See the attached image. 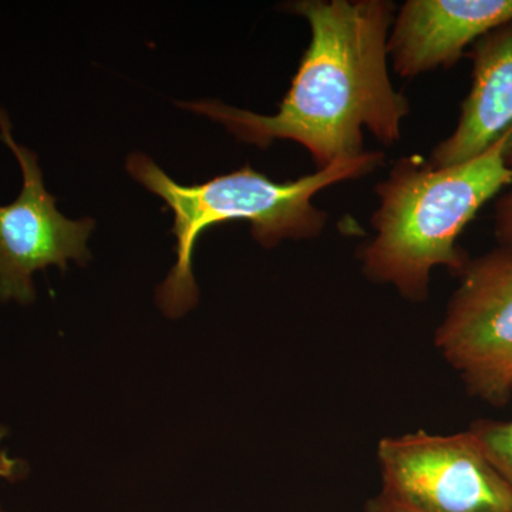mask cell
Returning <instances> with one entry per match:
<instances>
[{
    "mask_svg": "<svg viewBox=\"0 0 512 512\" xmlns=\"http://www.w3.org/2000/svg\"><path fill=\"white\" fill-rule=\"evenodd\" d=\"M286 10L311 29L291 87L272 116L220 100L178 103L218 121L242 143L301 144L316 170L365 154L363 130L384 147L402 141L410 101L394 89L387 40L397 8L390 0H298Z\"/></svg>",
    "mask_w": 512,
    "mask_h": 512,
    "instance_id": "6da1fadb",
    "label": "cell"
},
{
    "mask_svg": "<svg viewBox=\"0 0 512 512\" xmlns=\"http://www.w3.org/2000/svg\"><path fill=\"white\" fill-rule=\"evenodd\" d=\"M511 144L512 130L481 156L448 167L399 158L375 187L379 207L370 218L375 238L357 254L367 281L423 303L434 269L444 266L460 275L470 258L458 238L478 211L512 184Z\"/></svg>",
    "mask_w": 512,
    "mask_h": 512,
    "instance_id": "7a4b0ae2",
    "label": "cell"
},
{
    "mask_svg": "<svg viewBox=\"0 0 512 512\" xmlns=\"http://www.w3.org/2000/svg\"><path fill=\"white\" fill-rule=\"evenodd\" d=\"M383 164V151L367 150L360 157L336 161L325 170L286 183H275L245 165L234 173L187 187L171 180L150 157L131 154L128 173L163 198L174 212L171 234L177 238V262L158 288V305L165 315L178 318L197 303L192 256L205 229L231 221L249 222L252 237L264 248H274L285 239L318 238L329 215L313 204V197L332 185L366 177Z\"/></svg>",
    "mask_w": 512,
    "mask_h": 512,
    "instance_id": "3957f363",
    "label": "cell"
},
{
    "mask_svg": "<svg viewBox=\"0 0 512 512\" xmlns=\"http://www.w3.org/2000/svg\"><path fill=\"white\" fill-rule=\"evenodd\" d=\"M434 333L468 393L493 406L512 396V248L470 259Z\"/></svg>",
    "mask_w": 512,
    "mask_h": 512,
    "instance_id": "277c9868",
    "label": "cell"
},
{
    "mask_svg": "<svg viewBox=\"0 0 512 512\" xmlns=\"http://www.w3.org/2000/svg\"><path fill=\"white\" fill-rule=\"evenodd\" d=\"M382 490L420 512H512V494L470 430H419L377 444Z\"/></svg>",
    "mask_w": 512,
    "mask_h": 512,
    "instance_id": "5b68a950",
    "label": "cell"
},
{
    "mask_svg": "<svg viewBox=\"0 0 512 512\" xmlns=\"http://www.w3.org/2000/svg\"><path fill=\"white\" fill-rule=\"evenodd\" d=\"M0 138L18 158L23 175L20 195L0 207V301L35 299L32 276L49 265L62 271L67 261L84 264L90 258L87 239L93 220L73 221L56 208L55 197L43 184L37 156L13 140L8 113L0 109Z\"/></svg>",
    "mask_w": 512,
    "mask_h": 512,
    "instance_id": "8992f818",
    "label": "cell"
},
{
    "mask_svg": "<svg viewBox=\"0 0 512 512\" xmlns=\"http://www.w3.org/2000/svg\"><path fill=\"white\" fill-rule=\"evenodd\" d=\"M512 23V0H407L394 16L387 53L394 73L416 79L450 69L467 46Z\"/></svg>",
    "mask_w": 512,
    "mask_h": 512,
    "instance_id": "52a82bcc",
    "label": "cell"
},
{
    "mask_svg": "<svg viewBox=\"0 0 512 512\" xmlns=\"http://www.w3.org/2000/svg\"><path fill=\"white\" fill-rule=\"evenodd\" d=\"M470 56V92L453 133L431 151L429 163L434 167L473 160L512 130V23L478 39ZM508 161L512 167V144Z\"/></svg>",
    "mask_w": 512,
    "mask_h": 512,
    "instance_id": "ba28073f",
    "label": "cell"
},
{
    "mask_svg": "<svg viewBox=\"0 0 512 512\" xmlns=\"http://www.w3.org/2000/svg\"><path fill=\"white\" fill-rule=\"evenodd\" d=\"M468 430L512 494V420H477Z\"/></svg>",
    "mask_w": 512,
    "mask_h": 512,
    "instance_id": "9c48e42d",
    "label": "cell"
},
{
    "mask_svg": "<svg viewBox=\"0 0 512 512\" xmlns=\"http://www.w3.org/2000/svg\"><path fill=\"white\" fill-rule=\"evenodd\" d=\"M494 232L498 247L512 248V192L495 205Z\"/></svg>",
    "mask_w": 512,
    "mask_h": 512,
    "instance_id": "30bf717a",
    "label": "cell"
},
{
    "mask_svg": "<svg viewBox=\"0 0 512 512\" xmlns=\"http://www.w3.org/2000/svg\"><path fill=\"white\" fill-rule=\"evenodd\" d=\"M365 512H420L413 510V508L407 507L392 500V498L386 497V495L379 493L375 497L370 498L365 505Z\"/></svg>",
    "mask_w": 512,
    "mask_h": 512,
    "instance_id": "8fae6325",
    "label": "cell"
},
{
    "mask_svg": "<svg viewBox=\"0 0 512 512\" xmlns=\"http://www.w3.org/2000/svg\"><path fill=\"white\" fill-rule=\"evenodd\" d=\"M6 430L0 429V441L5 437ZM18 461L10 460L2 450H0V477L10 478L16 473Z\"/></svg>",
    "mask_w": 512,
    "mask_h": 512,
    "instance_id": "7c38bea8",
    "label": "cell"
}]
</instances>
